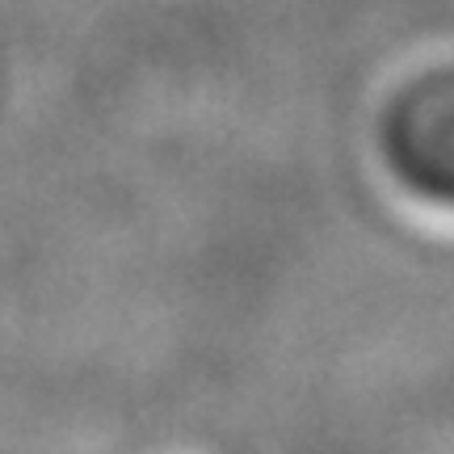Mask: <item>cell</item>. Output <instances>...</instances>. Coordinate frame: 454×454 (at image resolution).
Listing matches in <instances>:
<instances>
[{"mask_svg": "<svg viewBox=\"0 0 454 454\" xmlns=\"http://www.w3.org/2000/svg\"><path fill=\"white\" fill-rule=\"evenodd\" d=\"M438 93L425 98V89L408 93L395 114L383 127V147H387L395 173L421 190L429 198H446L450 194V152H454V135H450V98H446V84H434Z\"/></svg>", "mask_w": 454, "mask_h": 454, "instance_id": "6da1fadb", "label": "cell"}]
</instances>
